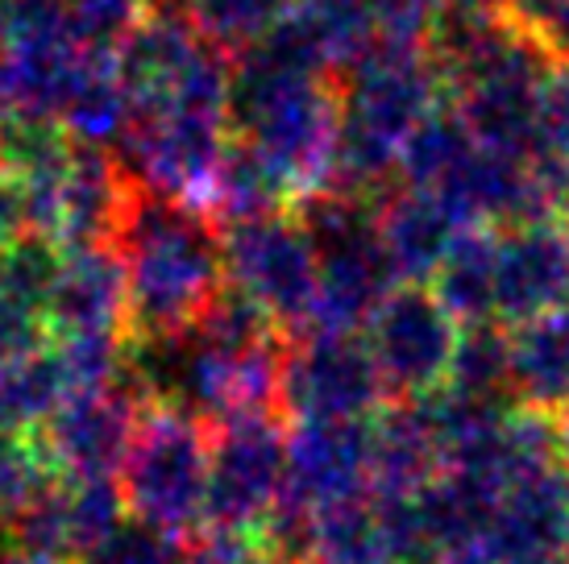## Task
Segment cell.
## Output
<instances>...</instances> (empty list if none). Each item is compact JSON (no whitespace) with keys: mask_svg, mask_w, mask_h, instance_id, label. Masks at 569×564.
<instances>
[{"mask_svg":"<svg viewBox=\"0 0 569 564\" xmlns=\"http://www.w3.org/2000/svg\"><path fill=\"white\" fill-rule=\"evenodd\" d=\"M117 253L126 262L129 341L188 332L229 286L217 220L154 191L138 188Z\"/></svg>","mask_w":569,"mask_h":564,"instance_id":"cell-1","label":"cell"},{"mask_svg":"<svg viewBox=\"0 0 569 564\" xmlns=\"http://www.w3.org/2000/svg\"><path fill=\"white\" fill-rule=\"evenodd\" d=\"M208 473H212V427L183 411L146 403L129 453L117 470L129 523L188 544L208 518Z\"/></svg>","mask_w":569,"mask_h":564,"instance_id":"cell-2","label":"cell"},{"mask_svg":"<svg viewBox=\"0 0 569 564\" xmlns=\"http://www.w3.org/2000/svg\"><path fill=\"white\" fill-rule=\"evenodd\" d=\"M233 145V121L221 109L133 112V129L112 150L133 188L208 212Z\"/></svg>","mask_w":569,"mask_h":564,"instance_id":"cell-3","label":"cell"},{"mask_svg":"<svg viewBox=\"0 0 569 564\" xmlns=\"http://www.w3.org/2000/svg\"><path fill=\"white\" fill-rule=\"evenodd\" d=\"M13 195L26 229L50 236L63 253H76L100 250V245L117 250V236L126 229L138 188L112 150H96V145L76 141V154L67 158L47 183L13 191Z\"/></svg>","mask_w":569,"mask_h":564,"instance_id":"cell-4","label":"cell"},{"mask_svg":"<svg viewBox=\"0 0 569 564\" xmlns=\"http://www.w3.org/2000/svg\"><path fill=\"white\" fill-rule=\"evenodd\" d=\"M142 411V391L133 386V377L121 374L117 382L67 394L38 440L59 477H117Z\"/></svg>","mask_w":569,"mask_h":564,"instance_id":"cell-5","label":"cell"},{"mask_svg":"<svg viewBox=\"0 0 569 564\" xmlns=\"http://www.w3.org/2000/svg\"><path fill=\"white\" fill-rule=\"evenodd\" d=\"M274 486H279V440L267 420L212 427L204 527L253 532L274 506Z\"/></svg>","mask_w":569,"mask_h":564,"instance_id":"cell-6","label":"cell"},{"mask_svg":"<svg viewBox=\"0 0 569 564\" xmlns=\"http://www.w3.org/2000/svg\"><path fill=\"white\" fill-rule=\"evenodd\" d=\"M224 274L253 308L274 315H296L308 299V250L296 229L274 220H238L224 229Z\"/></svg>","mask_w":569,"mask_h":564,"instance_id":"cell-7","label":"cell"},{"mask_svg":"<svg viewBox=\"0 0 569 564\" xmlns=\"http://www.w3.org/2000/svg\"><path fill=\"white\" fill-rule=\"evenodd\" d=\"M67 253L50 236L21 229L0 245V365L50 345V291Z\"/></svg>","mask_w":569,"mask_h":564,"instance_id":"cell-8","label":"cell"},{"mask_svg":"<svg viewBox=\"0 0 569 564\" xmlns=\"http://www.w3.org/2000/svg\"><path fill=\"white\" fill-rule=\"evenodd\" d=\"M80 336L129 341L126 262L112 245L67 253L50 291V341H80Z\"/></svg>","mask_w":569,"mask_h":564,"instance_id":"cell-9","label":"cell"},{"mask_svg":"<svg viewBox=\"0 0 569 564\" xmlns=\"http://www.w3.org/2000/svg\"><path fill=\"white\" fill-rule=\"evenodd\" d=\"M92 50L67 33L0 42V112L59 121Z\"/></svg>","mask_w":569,"mask_h":564,"instance_id":"cell-10","label":"cell"},{"mask_svg":"<svg viewBox=\"0 0 569 564\" xmlns=\"http://www.w3.org/2000/svg\"><path fill=\"white\" fill-rule=\"evenodd\" d=\"M59 125L80 145H96V150H117L126 141V133L133 129V95L112 54H100V50L88 54Z\"/></svg>","mask_w":569,"mask_h":564,"instance_id":"cell-11","label":"cell"},{"mask_svg":"<svg viewBox=\"0 0 569 564\" xmlns=\"http://www.w3.org/2000/svg\"><path fill=\"white\" fill-rule=\"evenodd\" d=\"M67 394H71V377H67L54 345L13 361V365H0V423L4 427L42 432L50 415L67 403Z\"/></svg>","mask_w":569,"mask_h":564,"instance_id":"cell-12","label":"cell"},{"mask_svg":"<svg viewBox=\"0 0 569 564\" xmlns=\"http://www.w3.org/2000/svg\"><path fill=\"white\" fill-rule=\"evenodd\" d=\"M54 477L59 473L50 465L38 432H21V427L0 423V540Z\"/></svg>","mask_w":569,"mask_h":564,"instance_id":"cell-13","label":"cell"},{"mask_svg":"<svg viewBox=\"0 0 569 564\" xmlns=\"http://www.w3.org/2000/svg\"><path fill=\"white\" fill-rule=\"evenodd\" d=\"M279 4L283 0H188V13L208 42L229 54V50L258 42L270 30Z\"/></svg>","mask_w":569,"mask_h":564,"instance_id":"cell-14","label":"cell"},{"mask_svg":"<svg viewBox=\"0 0 569 564\" xmlns=\"http://www.w3.org/2000/svg\"><path fill=\"white\" fill-rule=\"evenodd\" d=\"M183 564H287V556L267 548L253 532L200 527L183 544Z\"/></svg>","mask_w":569,"mask_h":564,"instance_id":"cell-15","label":"cell"},{"mask_svg":"<svg viewBox=\"0 0 569 564\" xmlns=\"http://www.w3.org/2000/svg\"><path fill=\"white\" fill-rule=\"evenodd\" d=\"M76 564H183V544H171L138 523H126L109 544H100Z\"/></svg>","mask_w":569,"mask_h":564,"instance_id":"cell-16","label":"cell"},{"mask_svg":"<svg viewBox=\"0 0 569 564\" xmlns=\"http://www.w3.org/2000/svg\"><path fill=\"white\" fill-rule=\"evenodd\" d=\"M26 224H21V208H17V195L13 188L0 179V245H9L17 233H21Z\"/></svg>","mask_w":569,"mask_h":564,"instance_id":"cell-17","label":"cell"},{"mask_svg":"<svg viewBox=\"0 0 569 564\" xmlns=\"http://www.w3.org/2000/svg\"><path fill=\"white\" fill-rule=\"evenodd\" d=\"M0 564H63V561L42 556V552H30V548H17V544H4V540H0Z\"/></svg>","mask_w":569,"mask_h":564,"instance_id":"cell-18","label":"cell"}]
</instances>
